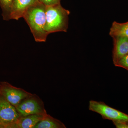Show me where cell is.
<instances>
[{"instance_id":"14","label":"cell","mask_w":128,"mask_h":128,"mask_svg":"<svg viewBox=\"0 0 128 128\" xmlns=\"http://www.w3.org/2000/svg\"><path fill=\"white\" fill-rule=\"evenodd\" d=\"M61 0H39V1L46 6H54L60 4Z\"/></svg>"},{"instance_id":"4","label":"cell","mask_w":128,"mask_h":128,"mask_svg":"<svg viewBox=\"0 0 128 128\" xmlns=\"http://www.w3.org/2000/svg\"><path fill=\"white\" fill-rule=\"evenodd\" d=\"M16 108L21 116L47 114L43 102L36 95H32L24 99Z\"/></svg>"},{"instance_id":"2","label":"cell","mask_w":128,"mask_h":128,"mask_svg":"<svg viewBox=\"0 0 128 128\" xmlns=\"http://www.w3.org/2000/svg\"><path fill=\"white\" fill-rule=\"evenodd\" d=\"M46 31L48 34L66 32L68 28L70 12L60 4L46 6Z\"/></svg>"},{"instance_id":"1","label":"cell","mask_w":128,"mask_h":128,"mask_svg":"<svg viewBox=\"0 0 128 128\" xmlns=\"http://www.w3.org/2000/svg\"><path fill=\"white\" fill-rule=\"evenodd\" d=\"M46 6L39 1L28 8L23 17L38 42H46L49 35L46 29Z\"/></svg>"},{"instance_id":"5","label":"cell","mask_w":128,"mask_h":128,"mask_svg":"<svg viewBox=\"0 0 128 128\" xmlns=\"http://www.w3.org/2000/svg\"><path fill=\"white\" fill-rule=\"evenodd\" d=\"M0 94L16 107L24 99L33 95L5 82L0 83Z\"/></svg>"},{"instance_id":"10","label":"cell","mask_w":128,"mask_h":128,"mask_svg":"<svg viewBox=\"0 0 128 128\" xmlns=\"http://www.w3.org/2000/svg\"><path fill=\"white\" fill-rule=\"evenodd\" d=\"M66 126L60 120L47 114L34 128H66Z\"/></svg>"},{"instance_id":"9","label":"cell","mask_w":128,"mask_h":128,"mask_svg":"<svg viewBox=\"0 0 128 128\" xmlns=\"http://www.w3.org/2000/svg\"><path fill=\"white\" fill-rule=\"evenodd\" d=\"M47 114H32L21 116L13 128H34Z\"/></svg>"},{"instance_id":"13","label":"cell","mask_w":128,"mask_h":128,"mask_svg":"<svg viewBox=\"0 0 128 128\" xmlns=\"http://www.w3.org/2000/svg\"><path fill=\"white\" fill-rule=\"evenodd\" d=\"M114 65L117 67L123 68L128 71V54L121 58Z\"/></svg>"},{"instance_id":"3","label":"cell","mask_w":128,"mask_h":128,"mask_svg":"<svg viewBox=\"0 0 128 128\" xmlns=\"http://www.w3.org/2000/svg\"><path fill=\"white\" fill-rule=\"evenodd\" d=\"M89 109L101 115L104 119L114 121H128V114L111 107L102 102L91 100Z\"/></svg>"},{"instance_id":"7","label":"cell","mask_w":128,"mask_h":128,"mask_svg":"<svg viewBox=\"0 0 128 128\" xmlns=\"http://www.w3.org/2000/svg\"><path fill=\"white\" fill-rule=\"evenodd\" d=\"M39 0H13L9 11L8 20L23 18L28 8Z\"/></svg>"},{"instance_id":"12","label":"cell","mask_w":128,"mask_h":128,"mask_svg":"<svg viewBox=\"0 0 128 128\" xmlns=\"http://www.w3.org/2000/svg\"><path fill=\"white\" fill-rule=\"evenodd\" d=\"M13 0H0V6L2 10L3 19L8 21V16L10 8Z\"/></svg>"},{"instance_id":"11","label":"cell","mask_w":128,"mask_h":128,"mask_svg":"<svg viewBox=\"0 0 128 128\" xmlns=\"http://www.w3.org/2000/svg\"><path fill=\"white\" fill-rule=\"evenodd\" d=\"M109 34L112 38L118 36L128 38V22L122 23L114 22L110 28Z\"/></svg>"},{"instance_id":"6","label":"cell","mask_w":128,"mask_h":128,"mask_svg":"<svg viewBox=\"0 0 128 128\" xmlns=\"http://www.w3.org/2000/svg\"><path fill=\"white\" fill-rule=\"evenodd\" d=\"M21 117L16 107L0 94V121L4 128H13Z\"/></svg>"},{"instance_id":"8","label":"cell","mask_w":128,"mask_h":128,"mask_svg":"<svg viewBox=\"0 0 128 128\" xmlns=\"http://www.w3.org/2000/svg\"><path fill=\"white\" fill-rule=\"evenodd\" d=\"M113 40L112 59L114 64L122 57L128 54V38L115 37Z\"/></svg>"},{"instance_id":"15","label":"cell","mask_w":128,"mask_h":128,"mask_svg":"<svg viewBox=\"0 0 128 128\" xmlns=\"http://www.w3.org/2000/svg\"><path fill=\"white\" fill-rule=\"evenodd\" d=\"M113 122L117 128H128V121H114Z\"/></svg>"},{"instance_id":"16","label":"cell","mask_w":128,"mask_h":128,"mask_svg":"<svg viewBox=\"0 0 128 128\" xmlns=\"http://www.w3.org/2000/svg\"><path fill=\"white\" fill-rule=\"evenodd\" d=\"M0 128H4L3 124H2L0 121Z\"/></svg>"}]
</instances>
